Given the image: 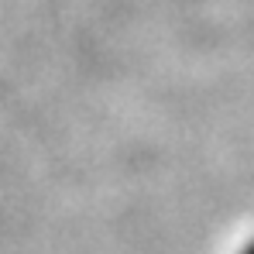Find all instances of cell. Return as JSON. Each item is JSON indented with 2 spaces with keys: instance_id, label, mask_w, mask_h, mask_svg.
Instances as JSON below:
<instances>
[{
  "instance_id": "cell-1",
  "label": "cell",
  "mask_w": 254,
  "mask_h": 254,
  "mask_svg": "<svg viewBox=\"0 0 254 254\" xmlns=\"http://www.w3.org/2000/svg\"><path fill=\"white\" fill-rule=\"evenodd\" d=\"M241 254H254V241H248V244L241 248Z\"/></svg>"
}]
</instances>
